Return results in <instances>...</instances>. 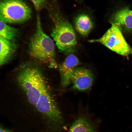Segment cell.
<instances>
[{
  "label": "cell",
  "mask_w": 132,
  "mask_h": 132,
  "mask_svg": "<svg viewBox=\"0 0 132 132\" xmlns=\"http://www.w3.org/2000/svg\"><path fill=\"white\" fill-rule=\"evenodd\" d=\"M45 7L54 24L51 35L60 50L67 54L73 52L77 44L72 24L63 15L57 0L47 1Z\"/></svg>",
  "instance_id": "cell-1"
},
{
  "label": "cell",
  "mask_w": 132,
  "mask_h": 132,
  "mask_svg": "<svg viewBox=\"0 0 132 132\" xmlns=\"http://www.w3.org/2000/svg\"><path fill=\"white\" fill-rule=\"evenodd\" d=\"M16 78L29 102L34 107L41 96L49 90L42 70L33 64L22 65L18 70Z\"/></svg>",
  "instance_id": "cell-2"
},
{
  "label": "cell",
  "mask_w": 132,
  "mask_h": 132,
  "mask_svg": "<svg viewBox=\"0 0 132 132\" xmlns=\"http://www.w3.org/2000/svg\"><path fill=\"white\" fill-rule=\"evenodd\" d=\"M28 53L32 58L38 61L52 65L55 64L54 42L43 31L39 15L37 17L36 30L30 40Z\"/></svg>",
  "instance_id": "cell-3"
},
{
  "label": "cell",
  "mask_w": 132,
  "mask_h": 132,
  "mask_svg": "<svg viewBox=\"0 0 132 132\" xmlns=\"http://www.w3.org/2000/svg\"><path fill=\"white\" fill-rule=\"evenodd\" d=\"M31 8L22 0H3L0 3V20L5 23H20L31 17Z\"/></svg>",
  "instance_id": "cell-4"
},
{
  "label": "cell",
  "mask_w": 132,
  "mask_h": 132,
  "mask_svg": "<svg viewBox=\"0 0 132 132\" xmlns=\"http://www.w3.org/2000/svg\"><path fill=\"white\" fill-rule=\"evenodd\" d=\"M111 27L99 38L88 40L93 43H100L118 54L127 56L132 55V49L124 38L121 30L111 24Z\"/></svg>",
  "instance_id": "cell-5"
},
{
  "label": "cell",
  "mask_w": 132,
  "mask_h": 132,
  "mask_svg": "<svg viewBox=\"0 0 132 132\" xmlns=\"http://www.w3.org/2000/svg\"><path fill=\"white\" fill-rule=\"evenodd\" d=\"M93 79V73L90 69L83 67H76L71 77V82L74 88L84 91L90 88Z\"/></svg>",
  "instance_id": "cell-6"
},
{
  "label": "cell",
  "mask_w": 132,
  "mask_h": 132,
  "mask_svg": "<svg viewBox=\"0 0 132 132\" xmlns=\"http://www.w3.org/2000/svg\"><path fill=\"white\" fill-rule=\"evenodd\" d=\"M80 63L76 56L70 54L59 65L58 68L60 75L61 84L62 87L66 88L70 84L74 69Z\"/></svg>",
  "instance_id": "cell-7"
},
{
  "label": "cell",
  "mask_w": 132,
  "mask_h": 132,
  "mask_svg": "<svg viewBox=\"0 0 132 132\" xmlns=\"http://www.w3.org/2000/svg\"><path fill=\"white\" fill-rule=\"evenodd\" d=\"M110 20L111 24L121 30L127 32L132 30V14L129 8H123L117 11L112 15Z\"/></svg>",
  "instance_id": "cell-8"
},
{
  "label": "cell",
  "mask_w": 132,
  "mask_h": 132,
  "mask_svg": "<svg viewBox=\"0 0 132 132\" xmlns=\"http://www.w3.org/2000/svg\"><path fill=\"white\" fill-rule=\"evenodd\" d=\"M87 11L85 10L81 11L74 18L76 30L80 34L84 37L88 36L94 27L91 15Z\"/></svg>",
  "instance_id": "cell-9"
},
{
  "label": "cell",
  "mask_w": 132,
  "mask_h": 132,
  "mask_svg": "<svg viewBox=\"0 0 132 132\" xmlns=\"http://www.w3.org/2000/svg\"><path fill=\"white\" fill-rule=\"evenodd\" d=\"M96 126L89 117L80 115L74 121L68 132H97Z\"/></svg>",
  "instance_id": "cell-10"
},
{
  "label": "cell",
  "mask_w": 132,
  "mask_h": 132,
  "mask_svg": "<svg viewBox=\"0 0 132 132\" xmlns=\"http://www.w3.org/2000/svg\"><path fill=\"white\" fill-rule=\"evenodd\" d=\"M0 64L2 66L7 62L12 57L15 46L10 41L0 37Z\"/></svg>",
  "instance_id": "cell-11"
},
{
  "label": "cell",
  "mask_w": 132,
  "mask_h": 132,
  "mask_svg": "<svg viewBox=\"0 0 132 132\" xmlns=\"http://www.w3.org/2000/svg\"><path fill=\"white\" fill-rule=\"evenodd\" d=\"M0 21V37L10 41L13 40L17 35V30L15 28Z\"/></svg>",
  "instance_id": "cell-12"
},
{
  "label": "cell",
  "mask_w": 132,
  "mask_h": 132,
  "mask_svg": "<svg viewBox=\"0 0 132 132\" xmlns=\"http://www.w3.org/2000/svg\"><path fill=\"white\" fill-rule=\"evenodd\" d=\"M35 9L40 11L45 7L47 0H31Z\"/></svg>",
  "instance_id": "cell-13"
},
{
  "label": "cell",
  "mask_w": 132,
  "mask_h": 132,
  "mask_svg": "<svg viewBox=\"0 0 132 132\" xmlns=\"http://www.w3.org/2000/svg\"><path fill=\"white\" fill-rule=\"evenodd\" d=\"M0 132H12L11 131L8 129L3 128L0 126Z\"/></svg>",
  "instance_id": "cell-14"
},
{
  "label": "cell",
  "mask_w": 132,
  "mask_h": 132,
  "mask_svg": "<svg viewBox=\"0 0 132 132\" xmlns=\"http://www.w3.org/2000/svg\"><path fill=\"white\" fill-rule=\"evenodd\" d=\"M75 0L77 1L79 3H80L82 2V0Z\"/></svg>",
  "instance_id": "cell-15"
},
{
  "label": "cell",
  "mask_w": 132,
  "mask_h": 132,
  "mask_svg": "<svg viewBox=\"0 0 132 132\" xmlns=\"http://www.w3.org/2000/svg\"><path fill=\"white\" fill-rule=\"evenodd\" d=\"M131 13L132 14V11L131 10Z\"/></svg>",
  "instance_id": "cell-16"
}]
</instances>
